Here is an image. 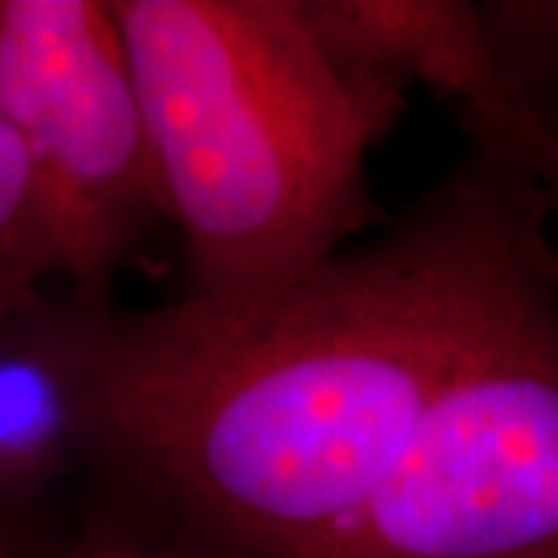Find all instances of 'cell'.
<instances>
[{
	"instance_id": "1",
	"label": "cell",
	"mask_w": 558,
	"mask_h": 558,
	"mask_svg": "<svg viewBox=\"0 0 558 558\" xmlns=\"http://www.w3.org/2000/svg\"><path fill=\"white\" fill-rule=\"evenodd\" d=\"M549 193L478 146L385 240L240 301L87 304L94 459L211 558H304L413 438L481 323L558 252Z\"/></svg>"
},
{
	"instance_id": "2",
	"label": "cell",
	"mask_w": 558,
	"mask_h": 558,
	"mask_svg": "<svg viewBox=\"0 0 558 558\" xmlns=\"http://www.w3.org/2000/svg\"><path fill=\"white\" fill-rule=\"evenodd\" d=\"M156 156L183 233L186 299L274 292L379 218L366 159L403 90L326 53L299 0H116Z\"/></svg>"
},
{
	"instance_id": "3",
	"label": "cell",
	"mask_w": 558,
	"mask_h": 558,
	"mask_svg": "<svg viewBox=\"0 0 558 558\" xmlns=\"http://www.w3.org/2000/svg\"><path fill=\"white\" fill-rule=\"evenodd\" d=\"M304 558H558V252L502 295L373 497Z\"/></svg>"
},
{
	"instance_id": "4",
	"label": "cell",
	"mask_w": 558,
	"mask_h": 558,
	"mask_svg": "<svg viewBox=\"0 0 558 558\" xmlns=\"http://www.w3.org/2000/svg\"><path fill=\"white\" fill-rule=\"evenodd\" d=\"M0 112L44 196L72 295L112 279L165 218L119 22L100 0H0Z\"/></svg>"
},
{
	"instance_id": "5",
	"label": "cell",
	"mask_w": 558,
	"mask_h": 558,
	"mask_svg": "<svg viewBox=\"0 0 558 558\" xmlns=\"http://www.w3.org/2000/svg\"><path fill=\"white\" fill-rule=\"evenodd\" d=\"M301 16L348 72L391 87L428 84L459 106L472 146L519 165L558 211V146L506 94L481 32L478 3L299 0Z\"/></svg>"
},
{
	"instance_id": "6",
	"label": "cell",
	"mask_w": 558,
	"mask_h": 558,
	"mask_svg": "<svg viewBox=\"0 0 558 558\" xmlns=\"http://www.w3.org/2000/svg\"><path fill=\"white\" fill-rule=\"evenodd\" d=\"M87 301L38 292L0 317V506L94 459Z\"/></svg>"
},
{
	"instance_id": "7",
	"label": "cell",
	"mask_w": 558,
	"mask_h": 558,
	"mask_svg": "<svg viewBox=\"0 0 558 558\" xmlns=\"http://www.w3.org/2000/svg\"><path fill=\"white\" fill-rule=\"evenodd\" d=\"M478 20L506 94L558 146V3H478Z\"/></svg>"
},
{
	"instance_id": "8",
	"label": "cell",
	"mask_w": 558,
	"mask_h": 558,
	"mask_svg": "<svg viewBox=\"0 0 558 558\" xmlns=\"http://www.w3.org/2000/svg\"><path fill=\"white\" fill-rule=\"evenodd\" d=\"M50 277H62L53 227L32 161L0 112V317L44 292Z\"/></svg>"
},
{
	"instance_id": "9",
	"label": "cell",
	"mask_w": 558,
	"mask_h": 558,
	"mask_svg": "<svg viewBox=\"0 0 558 558\" xmlns=\"http://www.w3.org/2000/svg\"><path fill=\"white\" fill-rule=\"evenodd\" d=\"M0 558H211L186 546V543H165V546H146V543H90V546H78V549H65V553H53V556H22L10 546H0Z\"/></svg>"
}]
</instances>
